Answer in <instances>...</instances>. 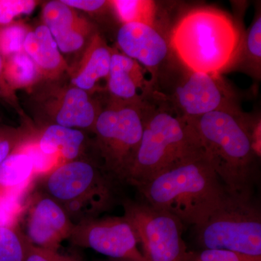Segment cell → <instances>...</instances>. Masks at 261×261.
<instances>
[{
    "instance_id": "obj_24",
    "label": "cell",
    "mask_w": 261,
    "mask_h": 261,
    "mask_svg": "<svg viewBox=\"0 0 261 261\" xmlns=\"http://www.w3.org/2000/svg\"><path fill=\"white\" fill-rule=\"evenodd\" d=\"M30 27L23 21L0 25V55L3 58L23 51V44Z\"/></svg>"
},
{
    "instance_id": "obj_25",
    "label": "cell",
    "mask_w": 261,
    "mask_h": 261,
    "mask_svg": "<svg viewBox=\"0 0 261 261\" xmlns=\"http://www.w3.org/2000/svg\"><path fill=\"white\" fill-rule=\"evenodd\" d=\"M35 128L27 121L20 127L0 126V166L32 135Z\"/></svg>"
},
{
    "instance_id": "obj_28",
    "label": "cell",
    "mask_w": 261,
    "mask_h": 261,
    "mask_svg": "<svg viewBox=\"0 0 261 261\" xmlns=\"http://www.w3.org/2000/svg\"><path fill=\"white\" fill-rule=\"evenodd\" d=\"M24 261H83L77 255H67L59 251L35 247L30 243Z\"/></svg>"
},
{
    "instance_id": "obj_19",
    "label": "cell",
    "mask_w": 261,
    "mask_h": 261,
    "mask_svg": "<svg viewBox=\"0 0 261 261\" xmlns=\"http://www.w3.org/2000/svg\"><path fill=\"white\" fill-rule=\"evenodd\" d=\"M23 143L0 166V194H29L37 177L34 161Z\"/></svg>"
},
{
    "instance_id": "obj_12",
    "label": "cell",
    "mask_w": 261,
    "mask_h": 261,
    "mask_svg": "<svg viewBox=\"0 0 261 261\" xmlns=\"http://www.w3.org/2000/svg\"><path fill=\"white\" fill-rule=\"evenodd\" d=\"M21 220L20 229L29 243L55 251H59L62 243L69 239L75 225L63 207L40 190L29 196Z\"/></svg>"
},
{
    "instance_id": "obj_27",
    "label": "cell",
    "mask_w": 261,
    "mask_h": 261,
    "mask_svg": "<svg viewBox=\"0 0 261 261\" xmlns=\"http://www.w3.org/2000/svg\"><path fill=\"white\" fill-rule=\"evenodd\" d=\"M39 3L35 0H0V25L13 23L21 15L32 14Z\"/></svg>"
},
{
    "instance_id": "obj_8",
    "label": "cell",
    "mask_w": 261,
    "mask_h": 261,
    "mask_svg": "<svg viewBox=\"0 0 261 261\" xmlns=\"http://www.w3.org/2000/svg\"><path fill=\"white\" fill-rule=\"evenodd\" d=\"M123 216L135 230L147 261H181L188 250L181 221L141 199L123 198Z\"/></svg>"
},
{
    "instance_id": "obj_7",
    "label": "cell",
    "mask_w": 261,
    "mask_h": 261,
    "mask_svg": "<svg viewBox=\"0 0 261 261\" xmlns=\"http://www.w3.org/2000/svg\"><path fill=\"white\" fill-rule=\"evenodd\" d=\"M195 228L202 249L261 256V211L254 197L228 194L208 219Z\"/></svg>"
},
{
    "instance_id": "obj_21",
    "label": "cell",
    "mask_w": 261,
    "mask_h": 261,
    "mask_svg": "<svg viewBox=\"0 0 261 261\" xmlns=\"http://www.w3.org/2000/svg\"><path fill=\"white\" fill-rule=\"evenodd\" d=\"M111 10L121 24L137 23L156 27L158 8L151 0H113Z\"/></svg>"
},
{
    "instance_id": "obj_13",
    "label": "cell",
    "mask_w": 261,
    "mask_h": 261,
    "mask_svg": "<svg viewBox=\"0 0 261 261\" xmlns=\"http://www.w3.org/2000/svg\"><path fill=\"white\" fill-rule=\"evenodd\" d=\"M117 44L123 55L138 62L152 75L154 85L160 68L164 64L170 49L168 39L157 27L145 24H122L117 33Z\"/></svg>"
},
{
    "instance_id": "obj_26",
    "label": "cell",
    "mask_w": 261,
    "mask_h": 261,
    "mask_svg": "<svg viewBox=\"0 0 261 261\" xmlns=\"http://www.w3.org/2000/svg\"><path fill=\"white\" fill-rule=\"evenodd\" d=\"M181 261H261V256H250L217 249L187 250Z\"/></svg>"
},
{
    "instance_id": "obj_18",
    "label": "cell",
    "mask_w": 261,
    "mask_h": 261,
    "mask_svg": "<svg viewBox=\"0 0 261 261\" xmlns=\"http://www.w3.org/2000/svg\"><path fill=\"white\" fill-rule=\"evenodd\" d=\"M37 140L43 153L58 157L62 163L87 156V149L91 148L85 132L59 125L37 129Z\"/></svg>"
},
{
    "instance_id": "obj_11",
    "label": "cell",
    "mask_w": 261,
    "mask_h": 261,
    "mask_svg": "<svg viewBox=\"0 0 261 261\" xmlns=\"http://www.w3.org/2000/svg\"><path fill=\"white\" fill-rule=\"evenodd\" d=\"M155 92L181 116L190 121L214 111L238 106L233 91L221 75L188 70L171 94Z\"/></svg>"
},
{
    "instance_id": "obj_17",
    "label": "cell",
    "mask_w": 261,
    "mask_h": 261,
    "mask_svg": "<svg viewBox=\"0 0 261 261\" xmlns=\"http://www.w3.org/2000/svg\"><path fill=\"white\" fill-rule=\"evenodd\" d=\"M23 51L37 65L42 82L61 80L65 74H69L70 65L44 23L34 28L30 27L24 42Z\"/></svg>"
},
{
    "instance_id": "obj_31",
    "label": "cell",
    "mask_w": 261,
    "mask_h": 261,
    "mask_svg": "<svg viewBox=\"0 0 261 261\" xmlns=\"http://www.w3.org/2000/svg\"><path fill=\"white\" fill-rule=\"evenodd\" d=\"M103 261H132V260H117V259H111V260H103Z\"/></svg>"
},
{
    "instance_id": "obj_3",
    "label": "cell",
    "mask_w": 261,
    "mask_h": 261,
    "mask_svg": "<svg viewBox=\"0 0 261 261\" xmlns=\"http://www.w3.org/2000/svg\"><path fill=\"white\" fill-rule=\"evenodd\" d=\"M243 39L240 27L227 13L212 7H199L180 17L168 42L187 70L221 75L238 61Z\"/></svg>"
},
{
    "instance_id": "obj_20",
    "label": "cell",
    "mask_w": 261,
    "mask_h": 261,
    "mask_svg": "<svg viewBox=\"0 0 261 261\" xmlns=\"http://www.w3.org/2000/svg\"><path fill=\"white\" fill-rule=\"evenodd\" d=\"M3 70L5 80L15 92L25 89L30 92L42 81L37 65L24 51L3 58Z\"/></svg>"
},
{
    "instance_id": "obj_1",
    "label": "cell",
    "mask_w": 261,
    "mask_h": 261,
    "mask_svg": "<svg viewBox=\"0 0 261 261\" xmlns=\"http://www.w3.org/2000/svg\"><path fill=\"white\" fill-rule=\"evenodd\" d=\"M190 121L206 157L228 193L253 198L260 159L254 145L260 144V122L255 123L238 106L214 111Z\"/></svg>"
},
{
    "instance_id": "obj_30",
    "label": "cell",
    "mask_w": 261,
    "mask_h": 261,
    "mask_svg": "<svg viewBox=\"0 0 261 261\" xmlns=\"http://www.w3.org/2000/svg\"><path fill=\"white\" fill-rule=\"evenodd\" d=\"M0 99L5 101L7 103L14 108L20 116H23L22 109L18 104V99L16 94L9 86L5 80L4 70H3V58L0 55Z\"/></svg>"
},
{
    "instance_id": "obj_14",
    "label": "cell",
    "mask_w": 261,
    "mask_h": 261,
    "mask_svg": "<svg viewBox=\"0 0 261 261\" xmlns=\"http://www.w3.org/2000/svg\"><path fill=\"white\" fill-rule=\"evenodd\" d=\"M42 20L62 54L67 56L82 54L97 32L92 22L62 0L49 1L44 5Z\"/></svg>"
},
{
    "instance_id": "obj_4",
    "label": "cell",
    "mask_w": 261,
    "mask_h": 261,
    "mask_svg": "<svg viewBox=\"0 0 261 261\" xmlns=\"http://www.w3.org/2000/svg\"><path fill=\"white\" fill-rule=\"evenodd\" d=\"M136 189L141 200L195 227L204 224L228 195L205 154Z\"/></svg>"
},
{
    "instance_id": "obj_5",
    "label": "cell",
    "mask_w": 261,
    "mask_h": 261,
    "mask_svg": "<svg viewBox=\"0 0 261 261\" xmlns=\"http://www.w3.org/2000/svg\"><path fill=\"white\" fill-rule=\"evenodd\" d=\"M121 185L87 155L62 163L42 176L40 191L56 200L77 224L99 217L122 203Z\"/></svg>"
},
{
    "instance_id": "obj_10",
    "label": "cell",
    "mask_w": 261,
    "mask_h": 261,
    "mask_svg": "<svg viewBox=\"0 0 261 261\" xmlns=\"http://www.w3.org/2000/svg\"><path fill=\"white\" fill-rule=\"evenodd\" d=\"M68 240L117 260L147 261L133 227L124 216H106L75 224Z\"/></svg>"
},
{
    "instance_id": "obj_15",
    "label": "cell",
    "mask_w": 261,
    "mask_h": 261,
    "mask_svg": "<svg viewBox=\"0 0 261 261\" xmlns=\"http://www.w3.org/2000/svg\"><path fill=\"white\" fill-rule=\"evenodd\" d=\"M147 70L138 62L113 49L107 80L112 99L123 102H142L153 94V84L146 80Z\"/></svg>"
},
{
    "instance_id": "obj_6",
    "label": "cell",
    "mask_w": 261,
    "mask_h": 261,
    "mask_svg": "<svg viewBox=\"0 0 261 261\" xmlns=\"http://www.w3.org/2000/svg\"><path fill=\"white\" fill-rule=\"evenodd\" d=\"M147 100L123 102L111 98L101 108L92 132L91 149L103 169L122 185L127 177L140 147Z\"/></svg>"
},
{
    "instance_id": "obj_22",
    "label": "cell",
    "mask_w": 261,
    "mask_h": 261,
    "mask_svg": "<svg viewBox=\"0 0 261 261\" xmlns=\"http://www.w3.org/2000/svg\"><path fill=\"white\" fill-rule=\"evenodd\" d=\"M29 240L19 226H0V261H24Z\"/></svg>"
},
{
    "instance_id": "obj_23",
    "label": "cell",
    "mask_w": 261,
    "mask_h": 261,
    "mask_svg": "<svg viewBox=\"0 0 261 261\" xmlns=\"http://www.w3.org/2000/svg\"><path fill=\"white\" fill-rule=\"evenodd\" d=\"M243 56L245 65L252 75L260 77L261 63V15L256 14L253 23L243 39L240 56Z\"/></svg>"
},
{
    "instance_id": "obj_2",
    "label": "cell",
    "mask_w": 261,
    "mask_h": 261,
    "mask_svg": "<svg viewBox=\"0 0 261 261\" xmlns=\"http://www.w3.org/2000/svg\"><path fill=\"white\" fill-rule=\"evenodd\" d=\"M204 154L192 122L154 92L147 100L143 134L126 185L137 188Z\"/></svg>"
},
{
    "instance_id": "obj_29",
    "label": "cell",
    "mask_w": 261,
    "mask_h": 261,
    "mask_svg": "<svg viewBox=\"0 0 261 261\" xmlns=\"http://www.w3.org/2000/svg\"><path fill=\"white\" fill-rule=\"evenodd\" d=\"M62 2L73 9L88 13H100L111 8L110 1L106 0H62Z\"/></svg>"
},
{
    "instance_id": "obj_16",
    "label": "cell",
    "mask_w": 261,
    "mask_h": 261,
    "mask_svg": "<svg viewBox=\"0 0 261 261\" xmlns=\"http://www.w3.org/2000/svg\"><path fill=\"white\" fill-rule=\"evenodd\" d=\"M113 49L96 32L75 67L70 68V83L91 94L103 80H108Z\"/></svg>"
},
{
    "instance_id": "obj_9",
    "label": "cell",
    "mask_w": 261,
    "mask_h": 261,
    "mask_svg": "<svg viewBox=\"0 0 261 261\" xmlns=\"http://www.w3.org/2000/svg\"><path fill=\"white\" fill-rule=\"evenodd\" d=\"M41 82L31 91L38 122L92 132L101 108L91 94L61 80Z\"/></svg>"
}]
</instances>
